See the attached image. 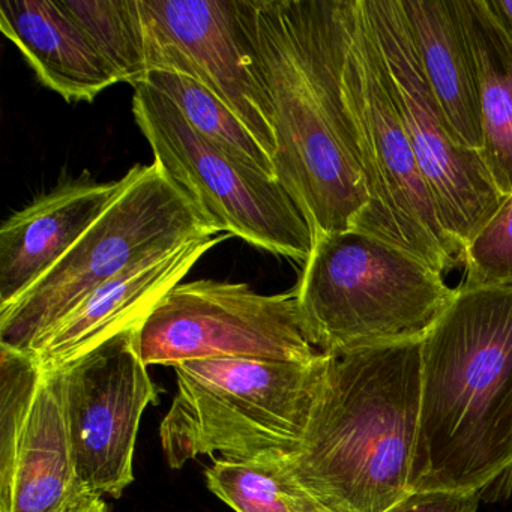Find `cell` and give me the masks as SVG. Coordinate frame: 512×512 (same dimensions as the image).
<instances>
[{"mask_svg": "<svg viewBox=\"0 0 512 512\" xmlns=\"http://www.w3.org/2000/svg\"><path fill=\"white\" fill-rule=\"evenodd\" d=\"M271 106L278 181L314 238L356 229L368 205L341 91L343 0H241Z\"/></svg>", "mask_w": 512, "mask_h": 512, "instance_id": "cell-1", "label": "cell"}, {"mask_svg": "<svg viewBox=\"0 0 512 512\" xmlns=\"http://www.w3.org/2000/svg\"><path fill=\"white\" fill-rule=\"evenodd\" d=\"M422 340L410 491L512 493V287H457Z\"/></svg>", "mask_w": 512, "mask_h": 512, "instance_id": "cell-2", "label": "cell"}, {"mask_svg": "<svg viewBox=\"0 0 512 512\" xmlns=\"http://www.w3.org/2000/svg\"><path fill=\"white\" fill-rule=\"evenodd\" d=\"M422 341L328 356L307 430L287 464L332 512H385L410 493Z\"/></svg>", "mask_w": 512, "mask_h": 512, "instance_id": "cell-3", "label": "cell"}, {"mask_svg": "<svg viewBox=\"0 0 512 512\" xmlns=\"http://www.w3.org/2000/svg\"><path fill=\"white\" fill-rule=\"evenodd\" d=\"M293 292L308 341L337 356L424 340L457 290L412 254L352 229L314 238Z\"/></svg>", "mask_w": 512, "mask_h": 512, "instance_id": "cell-4", "label": "cell"}, {"mask_svg": "<svg viewBox=\"0 0 512 512\" xmlns=\"http://www.w3.org/2000/svg\"><path fill=\"white\" fill-rule=\"evenodd\" d=\"M328 355L313 362L194 359L176 365V395L160 427L172 469L200 455L290 457L304 439Z\"/></svg>", "mask_w": 512, "mask_h": 512, "instance_id": "cell-5", "label": "cell"}, {"mask_svg": "<svg viewBox=\"0 0 512 512\" xmlns=\"http://www.w3.org/2000/svg\"><path fill=\"white\" fill-rule=\"evenodd\" d=\"M220 233L158 161L137 164L128 170L124 190L76 245L13 304L0 308V347L31 352L47 329L125 269Z\"/></svg>", "mask_w": 512, "mask_h": 512, "instance_id": "cell-6", "label": "cell"}, {"mask_svg": "<svg viewBox=\"0 0 512 512\" xmlns=\"http://www.w3.org/2000/svg\"><path fill=\"white\" fill-rule=\"evenodd\" d=\"M341 91L352 122L368 205L356 230L376 236L445 277L463 251L443 229L392 100L385 65L361 0H343Z\"/></svg>", "mask_w": 512, "mask_h": 512, "instance_id": "cell-7", "label": "cell"}, {"mask_svg": "<svg viewBox=\"0 0 512 512\" xmlns=\"http://www.w3.org/2000/svg\"><path fill=\"white\" fill-rule=\"evenodd\" d=\"M133 115L154 161L221 233L275 256L307 262L313 230L277 178L197 133L166 95L146 83L134 88Z\"/></svg>", "mask_w": 512, "mask_h": 512, "instance_id": "cell-8", "label": "cell"}, {"mask_svg": "<svg viewBox=\"0 0 512 512\" xmlns=\"http://www.w3.org/2000/svg\"><path fill=\"white\" fill-rule=\"evenodd\" d=\"M148 365L176 367L211 358L316 361L295 292L262 295L248 284L199 280L181 283L140 326Z\"/></svg>", "mask_w": 512, "mask_h": 512, "instance_id": "cell-9", "label": "cell"}, {"mask_svg": "<svg viewBox=\"0 0 512 512\" xmlns=\"http://www.w3.org/2000/svg\"><path fill=\"white\" fill-rule=\"evenodd\" d=\"M440 223L461 251L502 205L481 155L458 142L431 92L398 0H361Z\"/></svg>", "mask_w": 512, "mask_h": 512, "instance_id": "cell-10", "label": "cell"}, {"mask_svg": "<svg viewBox=\"0 0 512 512\" xmlns=\"http://www.w3.org/2000/svg\"><path fill=\"white\" fill-rule=\"evenodd\" d=\"M83 493L64 374L0 347V512H65Z\"/></svg>", "mask_w": 512, "mask_h": 512, "instance_id": "cell-11", "label": "cell"}, {"mask_svg": "<svg viewBox=\"0 0 512 512\" xmlns=\"http://www.w3.org/2000/svg\"><path fill=\"white\" fill-rule=\"evenodd\" d=\"M140 326L61 370L74 463L86 493L118 499L134 481L140 419L160 392L142 358Z\"/></svg>", "mask_w": 512, "mask_h": 512, "instance_id": "cell-12", "label": "cell"}, {"mask_svg": "<svg viewBox=\"0 0 512 512\" xmlns=\"http://www.w3.org/2000/svg\"><path fill=\"white\" fill-rule=\"evenodd\" d=\"M149 73L184 74L224 101L274 161L271 106L241 0H139Z\"/></svg>", "mask_w": 512, "mask_h": 512, "instance_id": "cell-13", "label": "cell"}, {"mask_svg": "<svg viewBox=\"0 0 512 512\" xmlns=\"http://www.w3.org/2000/svg\"><path fill=\"white\" fill-rule=\"evenodd\" d=\"M230 236H200L169 253L130 266L47 329L28 355L41 370L61 371L110 338L142 325L194 265Z\"/></svg>", "mask_w": 512, "mask_h": 512, "instance_id": "cell-14", "label": "cell"}, {"mask_svg": "<svg viewBox=\"0 0 512 512\" xmlns=\"http://www.w3.org/2000/svg\"><path fill=\"white\" fill-rule=\"evenodd\" d=\"M118 181L65 182L14 212L0 227V308L46 275L124 190Z\"/></svg>", "mask_w": 512, "mask_h": 512, "instance_id": "cell-15", "label": "cell"}, {"mask_svg": "<svg viewBox=\"0 0 512 512\" xmlns=\"http://www.w3.org/2000/svg\"><path fill=\"white\" fill-rule=\"evenodd\" d=\"M0 31L67 103H92L119 77L82 26L52 0H4Z\"/></svg>", "mask_w": 512, "mask_h": 512, "instance_id": "cell-16", "label": "cell"}, {"mask_svg": "<svg viewBox=\"0 0 512 512\" xmlns=\"http://www.w3.org/2000/svg\"><path fill=\"white\" fill-rule=\"evenodd\" d=\"M419 64L452 133L481 152L478 65L460 0H398Z\"/></svg>", "mask_w": 512, "mask_h": 512, "instance_id": "cell-17", "label": "cell"}, {"mask_svg": "<svg viewBox=\"0 0 512 512\" xmlns=\"http://www.w3.org/2000/svg\"><path fill=\"white\" fill-rule=\"evenodd\" d=\"M478 65L482 163L503 197L512 193V41L482 0H460Z\"/></svg>", "mask_w": 512, "mask_h": 512, "instance_id": "cell-18", "label": "cell"}, {"mask_svg": "<svg viewBox=\"0 0 512 512\" xmlns=\"http://www.w3.org/2000/svg\"><path fill=\"white\" fill-rule=\"evenodd\" d=\"M205 478L209 490L235 512H332L299 481L286 457L214 460Z\"/></svg>", "mask_w": 512, "mask_h": 512, "instance_id": "cell-19", "label": "cell"}, {"mask_svg": "<svg viewBox=\"0 0 512 512\" xmlns=\"http://www.w3.org/2000/svg\"><path fill=\"white\" fill-rule=\"evenodd\" d=\"M145 83L166 95L197 133L277 178L271 155L214 92L191 77L166 71H151Z\"/></svg>", "mask_w": 512, "mask_h": 512, "instance_id": "cell-20", "label": "cell"}, {"mask_svg": "<svg viewBox=\"0 0 512 512\" xmlns=\"http://www.w3.org/2000/svg\"><path fill=\"white\" fill-rule=\"evenodd\" d=\"M101 55L118 74L119 82L142 85L149 74L139 0H61Z\"/></svg>", "mask_w": 512, "mask_h": 512, "instance_id": "cell-21", "label": "cell"}, {"mask_svg": "<svg viewBox=\"0 0 512 512\" xmlns=\"http://www.w3.org/2000/svg\"><path fill=\"white\" fill-rule=\"evenodd\" d=\"M460 286L512 287V193L467 245Z\"/></svg>", "mask_w": 512, "mask_h": 512, "instance_id": "cell-22", "label": "cell"}, {"mask_svg": "<svg viewBox=\"0 0 512 512\" xmlns=\"http://www.w3.org/2000/svg\"><path fill=\"white\" fill-rule=\"evenodd\" d=\"M479 500L475 491H410L385 512H478Z\"/></svg>", "mask_w": 512, "mask_h": 512, "instance_id": "cell-23", "label": "cell"}, {"mask_svg": "<svg viewBox=\"0 0 512 512\" xmlns=\"http://www.w3.org/2000/svg\"><path fill=\"white\" fill-rule=\"evenodd\" d=\"M482 4L500 31L512 41V0H482Z\"/></svg>", "mask_w": 512, "mask_h": 512, "instance_id": "cell-24", "label": "cell"}, {"mask_svg": "<svg viewBox=\"0 0 512 512\" xmlns=\"http://www.w3.org/2000/svg\"><path fill=\"white\" fill-rule=\"evenodd\" d=\"M65 512H107V505L103 497L83 493Z\"/></svg>", "mask_w": 512, "mask_h": 512, "instance_id": "cell-25", "label": "cell"}]
</instances>
